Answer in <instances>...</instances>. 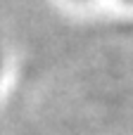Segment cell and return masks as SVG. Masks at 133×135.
<instances>
[{
	"label": "cell",
	"mask_w": 133,
	"mask_h": 135,
	"mask_svg": "<svg viewBox=\"0 0 133 135\" xmlns=\"http://www.w3.org/2000/svg\"><path fill=\"white\" fill-rule=\"evenodd\" d=\"M0 64H2V57H0Z\"/></svg>",
	"instance_id": "cell-1"
}]
</instances>
